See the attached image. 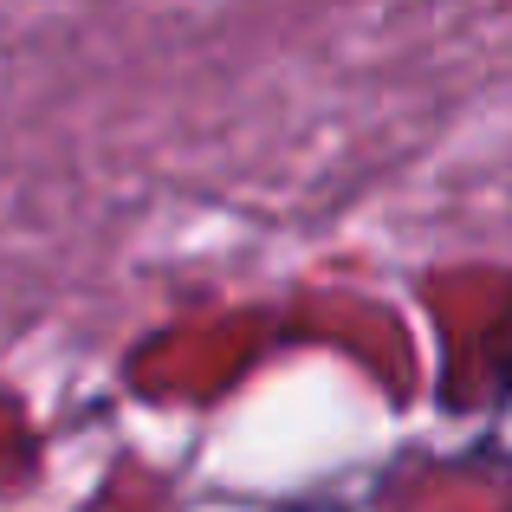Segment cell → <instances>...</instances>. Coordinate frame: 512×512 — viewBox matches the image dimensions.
<instances>
[{
    "mask_svg": "<svg viewBox=\"0 0 512 512\" xmlns=\"http://www.w3.org/2000/svg\"><path fill=\"white\" fill-rule=\"evenodd\" d=\"M493 448H500V461L512 467V389H506V402H500V415H493Z\"/></svg>",
    "mask_w": 512,
    "mask_h": 512,
    "instance_id": "obj_1",
    "label": "cell"
}]
</instances>
